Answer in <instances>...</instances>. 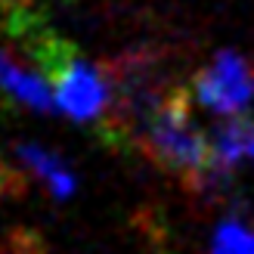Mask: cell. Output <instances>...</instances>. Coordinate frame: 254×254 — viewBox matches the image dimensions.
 Returning a JSON list of instances; mask_svg holds the SVG:
<instances>
[{"label": "cell", "instance_id": "obj_2", "mask_svg": "<svg viewBox=\"0 0 254 254\" xmlns=\"http://www.w3.org/2000/svg\"><path fill=\"white\" fill-rule=\"evenodd\" d=\"M192 99L214 115H242L254 103V65L233 50H223L205 68L195 71Z\"/></svg>", "mask_w": 254, "mask_h": 254}, {"label": "cell", "instance_id": "obj_5", "mask_svg": "<svg viewBox=\"0 0 254 254\" xmlns=\"http://www.w3.org/2000/svg\"><path fill=\"white\" fill-rule=\"evenodd\" d=\"M12 158H16V164L22 171L34 174L37 180L50 189V195L68 198L74 192V174L65 168V161L59 155H53L50 149L37 146V143H16L12 146Z\"/></svg>", "mask_w": 254, "mask_h": 254}, {"label": "cell", "instance_id": "obj_7", "mask_svg": "<svg viewBox=\"0 0 254 254\" xmlns=\"http://www.w3.org/2000/svg\"><path fill=\"white\" fill-rule=\"evenodd\" d=\"M0 254H6V251H0Z\"/></svg>", "mask_w": 254, "mask_h": 254}, {"label": "cell", "instance_id": "obj_1", "mask_svg": "<svg viewBox=\"0 0 254 254\" xmlns=\"http://www.w3.org/2000/svg\"><path fill=\"white\" fill-rule=\"evenodd\" d=\"M139 143H143L149 161L180 177L186 186L201 189L211 180H217L211 164L208 133L192 118V90H186V87H174L164 96V103L152 115Z\"/></svg>", "mask_w": 254, "mask_h": 254}, {"label": "cell", "instance_id": "obj_3", "mask_svg": "<svg viewBox=\"0 0 254 254\" xmlns=\"http://www.w3.org/2000/svg\"><path fill=\"white\" fill-rule=\"evenodd\" d=\"M211 143V164L214 174L233 171L242 161H254V118L248 115H233L214 130H208Z\"/></svg>", "mask_w": 254, "mask_h": 254}, {"label": "cell", "instance_id": "obj_4", "mask_svg": "<svg viewBox=\"0 0 254 254\" xmlns=\"http://www.w3.org/2000/svg\"><path fill=\"white\" fill-rule=\"evenodd\" d=\"M0 90L9 99H16L19 106H28L34 112H53L56 109L50 81L41 78L37 71L19 65L16 56L3 47H0Z\"/></svg>", "mask_w": 254, "mask_h": 254}, {"label": "cell", "instance_id": "obj_6", "mask_svg": "<svg viewBox=\"0 0 254 254\" xmlns=\"http://www.w3.org/2000/svg\"><path fill=\"white\" fill-rule=\"evenodd\" d=\"M211 254H254V233L236 220H226L214 233Z\"/></svg>", "mask_w": 254, "mask_h": 254}]
</instances>
